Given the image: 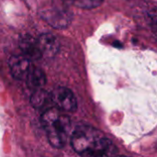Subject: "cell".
Listing matches in <instances>:
<instances>
[{"label":"cell","instance_id":"6da1fadb","mask_svg":"<svg viewBox=\"0 0 157 157\" xmlns=\"http://www.w3.org/2000/svg\"><path fill=\"white\" fill-rule=\"evenodd\" d=\"M73 149L81 157H115L116 147L98 130L80 125L71 136Z\"/></svg>","mask_w":157,"mask_h":157},{"label":"cell","instance_id":"7a4b0ae2","mask_svg":"<svg viewBox=\"0 0 157 157\" xmlns=\"http://www.w3.org/2000/svg\"><path fill=\"white\" fill-rule=\"evenodd\" d=\"M41 123L48 140L53 147L62 148L66 144L71 127L67 115L52 107L42 112Z\"/></svg>","mask_w":157,"mask_h":157},{"label":"cell","instance_id":"3957f363","mask_svg":"<svg viewBox=\"0 0 157 157\" xmlns=\"http://www.w3.org/2000/svg\"><path fill=\"white\" fill-rule=\"evenodd\" d=\"M52 101L57 109L64 112H73L77 108L76 98L74 93L67 87H56L52 93Z\"/></svg>","mask_w":157,"mask_h":157},{"label":"cell","instance_id":"277c9868","mask_svg":"<svg viewBox=\"0 0 157 157\" xmlns=\"http://www.w3.org/2000/svg\"><path fill=\"white\" fill-rule=\"evenodd\" d=\"M41 17L55 29L67 28L72 20V14L69 10L58 7L47 8L40 11Z\"/></svg>","mask_w":157,"mask_h":157},{"label":"cell","instance_id":"5b68a950","mask_svg":"<svg viewBox=\"0 0 157 157\" xmlns=\"http://www.w3.org/2000/svg\"><path fill=\"white\" fill-rule=\"evenodd\" d=\"M8 66L13 77L17 80H25L32 67L31 61L22 54L11 56L8 60Z\"/></svg>","mask_w":157,"mask_h":157},{"label":"cell","instance_id":"8992f818","mask_svg":"<svg viewBox=\"0 0 157 157\" xmlns=\"http://www.w3.org/2000/svg\"><path fill=\"white\" fill-rule=\"evenodd\" d=\"M38 45L41 57L52 58L60 50V41L58 38L52 33H43L38 39Z\"/></svg>","mask_w":157,"mask_h":157},{"label":"cell","instance_id":"52a82bcc","mask_svg":"<svg viewBox=\"0 0 157 157\" xmlns=\"http://www.w3.org/2000/svg\"><path fill=\"white\" fill-rule=\"evenodd\" d=\"M19 47L22 51V55L27 57L29 61H36L41 58L37 39H34L29 35H26L20 40Z\"/></svg>","mask_w":157,"mask_h":157},{"label":"cell","instance_id":"ba28073f","mask_svg":"<svg viewBox=\"0 0 157 157\" xmlns=\"http://www.w3.org/2000/svg\"><path fill=\"white\" fill-rule=\"evenodd\" d=\"M30 103L33 108L38 110H42V112L52 108L53 105L52 101L51 93L43 89H40L33 92L30 98Z\"/></svg>","mask_w":157,"mask_h":157},{"label":"cell","instance_id":"9c48e42d","mask_svg":"<svg viewBox=\"0 0 157 157\" xmlns=\"http://www.w3.org/2000/svg\"><path fill=\"white\" fill-rule=\"evenodd\" d=\"M25 80L28 86L34 92L43 88L46 84V75L41 69L32 66Z\"/></svg>","mask_w":157,"mask_h":157},{"label":"cell","instance_id":"30bf717a","mask_svg":"<svg viewBox=\"0 0 157 157\" xmlns=\"http://www.w3.org/2000/svg\"><path fill=\"white\" fill-rule=\"evenodd\" d=\"M83 9H93L99 6L104 0H63Z\"/></svg>","mask_w":157,"mask_h":157},{"label":"cell","instance_id":"8fae6325","mask_svg":"<svg viewBox=\"0 0 157 157\" xmlns=\"http://www.w3.org/2000/svg\"><path fill=\"white\" fill-rule=\"evenodd\" d=\"M117 157H127V156H117Z\"/></svg>","mask_w":157,"mask_h":157}]
</instances>
